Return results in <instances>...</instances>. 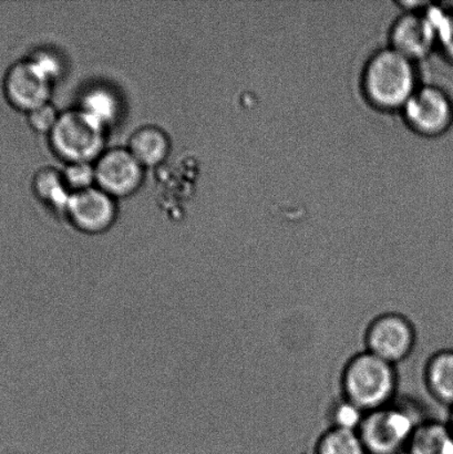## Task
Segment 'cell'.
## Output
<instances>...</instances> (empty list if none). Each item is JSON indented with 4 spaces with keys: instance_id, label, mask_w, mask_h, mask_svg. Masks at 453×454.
Listing matches in <instances>:
<instances>
[{
    "instance_id": "6da1fadb",
    "label": "cell",
    "mask_w": 453,
    "mask_h": 454,
    "mask_svg": "<svg viewBox=\"0 0 453 454\" xmlns=\"http://www.w3.org/2000/svg\"><path fill=\"white\" fill-rule=\"evenodd\" d=\"M427 420L436 419L423 399L402 395L388 406L367 412L357 433L368 454H402L417 427Z\"/></svg>"
},
{
    "instance_id": "7a4b0ae2",
    "label": "cell",
    "mask_w": 453,
    "mask_h": 454,
    "mask_svg": "<svg viewBox=\"0 0 453 454\" xmlns=\"http://www.w3.org/2000/svg\"><path fill=\"white\" fill-rule=\"evenodd\" d=\"M397 391L396 366L370 351L354 356L345 368L344 397L363 412L388 406L396 398Z\"/></svg>"
},
{
    "instance_id": "3957f363",
    "label": "cell",
    "mask_w": 453,
    "mask_h": 454,
    "mask_svg": "<svg viewBox=\"0 0 453 454\" xmlns=\"http://www.w3.org/2000/svg\"><path fill=\"white\" fill-rule=\"evenodd\" d=\"M365 88L377 106L396 108L406 105L415 93V74L410 58L396 49L376 55L367 67Z\"/></svg>"
},
{
    "instance_id": "277c9868",
    "label": "cell",
    "mask_w": 453,
    "mask_h": 454,
    "mask_svg": "<svg viewBox=\"0 0 453 454\" xmlns=\"http://www.w3.org/2000/svg\"><path fill=\"white\" fill-rule=\"evenodd\" d=\"M105 129L82 109L66 111L49 133L53 153L66 164L97 161L105 153Z\"/></svg>"
},
{
    "instance_id": "5b68a950",
    "label": "cell",
    "mask_w": 453,
    "mask_h": 454,
    "mask_svg": "<svg viewBox=\"0 0 453 454\" xmlns=\"http://www.w3.org/2000/svg\"><path fill=\"white\" fill-rule=\"evenodd\" d=\"M417 333L407 316L396 311L381 314L368 328L366 349L397 366L414 353Z\"/></svg>"
},
{
    "instance_id": "8992f818",
    "label": "cell",
    "mask_w": 453,
    "mask_h": 454,
    "mask_svg": "<svg viewBox=\"0 0 453 454\" xmlns=\"http://www.w3.org/2000/svg\"><path fill=\"white\" fill-rule=\"evenodd\" d=\"M51 84L52 80L28 58L9 67L3 79V93L12 108L28 114L49 104Z\"/></svg>"
},
{
    "instance_id": "52a82bcc",
    "label": "cell",
    "mask_w": 453,
    "mask_h": 454,
    "mask_svg": "<svg viewBox=\"0 0 453 454\" xmlns=\"http://www.w3.org/2000/svg\"><path fill=\"white\" fill-rule=\"evenodd\" d=\"M96 184L111 197L126 198L139 190L144 168L128 149L105 150L95 163Z\"/></svg>"
},
{
    "instance_id": "ba28073f",
    "label": "cell",
    "mask_w": 453,
    "mask_h": 454,
    "mask_svg": "<svg viewBox=\"0 0 453 454\" xmlns=\"http://www.w3.org/2000/svg\"><path fill=\"white\" fill-rule=\"evenodd\" d=\"M65 211L70 223L89 235L109 231L117 220L118 213L114 198L98 186L71 194Z\"/></svg>"
},
{
    "instance_id": "9c48e42d",
    "label": "cell",
    "mask_w": 453,
    "mask_h": 454,
    "mask_svg": "<svg viewBox=\"0 0 453 454\" xmlns=\"http://www.w3.org/2000/svg\"><path fill=\"white\" fill-rule=\"evenodd\" d=\"M406 114L411 124L427 135H438L450 126L453 108L449 98L437 88H424L408 100Z\"/></svg>"
},
{
    "instance_id": "30bf717a",
    "label": "cell",
    "mask_w": 453,
    "mask_h": 454,
    "mask_svg": "<svg viewBox=\"0 0 453 454\" xmlns=\"http://www.w3.org/2000/svg\"><path fill=\"white\" fill-rule=\"evenodd\" d=\"M437 37L434 15L426 17L415 13L401 18L393 34L394 49L410 59L426 55Z\"/></svg>"
},
{
    "instance_id": "8fae6325",
    "label": "cell",
    "mask_w": 453,
    "mask_h": 454,
    "mask_svg": "<svg viewBox=\"0 0 453 454\" xmlns=\"http://www.w3.org/2000/svg\"><path fill=\"white\" fill-rule=\"evenodd\" d=\"M426 385L441 406L453 408V350L441 349L430 356L425 369Z\"/></svg>"
},
{
    "instance_id": "7c38bea8",
    "label": "cell",
    "mask_w": 453,
    "mask_h": 454,
    "mask_svg": "<svg viewBox=\"0 0 453 454\" xmlns=\"http://www.w3.org/2000/svg\"><path fill=\"white\" fill-rule=\"evenodd\" d=\"M128 150L144 168L157 167L168 158L170 140L160 128L142 127L133 133Z\"/></svg>"
},
{
    "instance_id": "4fadbf2b",
    "label": "cell",
    "mask_w": 453,
    "mask_h": 454,
    "mask_svg": "<svg viewBox=\"0 0 453 454\" xmlns=\"http://www.w3.org/2000/svg\"><path fill=\"white\" fill-rule=\"evenodd\" d=\"M406 454H453V434L448 422L427 420L417 427Z\"/></svg>"
},
{
    "instance_id": "5bb4252c",
    "label": "cell",
    "mask_w": 453,
    "mask_h": 454,
    "mask_svg": "<svg viewBox=\"0 0 453 454\" xmlns=\"http://www.w3.org/2000/svg\"><path fill=\"white\" fill-rule=\"evenodd\" d=\"M33 188L35 194L42 201L55 207L66 210L71 197L70 190L66 185L62 172L56 168H46L37 172L34 177Z\"/></svg>"
},
{
    "instance_id": "9a60e30c",
    "label": "cell",
    "mask_w": 453,
    "mask_h": 454,
    "mask_svg": "<svg viewBox=\"0 0 453 454\" xmlns=\"http://www.w3.org/2000/svg\"><path fill=\"white\" fill-rule=\"evenodd\" d=\"M315 454H368L357 431L331 428L316 444Z\"/></svg>"
},
{
    "instance_id": "2e32d148",
    "label": "cell",
    "mask_w": 453,
    "mask_h": 454,
    "mask_svg": "<svg viewBox=\"0 0 453 454\" xmlns=\"http://www.w3.org/2000/svg\"><path fill=\"white\" fill-rule=\"evenodd\" d=\"M80 109L105 128L117 114V102L110 92L97 89L84 97Z\"/></svg>"
},
{
    "instance_id": "e0dca14e",
    "label": "cell",
    "mask_w": 453,
    "mask_h": 454,
    "mask_svg": "<svg viewBox=\"0 0 453 454\" xmlns=\"http://www.w3.org/2000/svg\"><path fill=\"white\" fill-rule=\"evenodd\" d=\"M366 412L361 411L341 395L332 404L331 420L332 428H343L357 431Z\"/></svg>"
},
{
    "instance_id": "ac0fdd59",
    "label": "cell",
    "mask_w": 453,
    "mask_h": 454,
    "mask_svg": "<svg viewBox=\"0 0 453 454\" xmlns=\"http://www.w3.org/2000/svg\"><path fill=\"white\" fill-rule=\"evenodd\" d=\"M65 184L71 193L93 188L96 184L95 164L89 162L68 163L62 171Z\"/></svg>"
},
{
    "instance_id": "d6986e66",
    "label": "cell",
    "mask_w": 453,
    "mask_h": 454,
    "mask_svg": "<svg viewBox=\"0 0 453 454\" xmlns=\"http://www.w3.org/2000/svg\"><path fill=\"white\" fill-rule=\"evenodd\" d=\"M59 114L57 113L55 106L46 104L39 108L31 111L28 114V121L30 127L39 133H51L53 127L56 126Z\"/></svg>"
},
{
    "instance_id": "ffe728a7",
    "label": "cell",
    "mask_w": 453,
    "mask_h": 454,
    "mask_svg": "<svg viewBox=\"0 0 453 454\" xmlns=\"http://www.w3.org/2000/svg\"><path fill=\"white\" fill-rule=\"evenodd\" d=\"M438 38L441 39L447 55L453 59V9L448 13H434Z\"/></svg>"
},
{
    "instance_id": "44dd1931",
    "label": "cell",
    "mask_w": 453,
    "mask_h": 454,
    "mask_svg": "<svg viewBox=\"0 0 453 454\" xmlns=\"http://www.w3.org/2000/svg\"><path fill=\"white\" fill-rule=\"evenodd\" d=\"M29 59L33 60L38 66V68L52 82L60 74L61 67L59 61L51 53L37 52L29 57Z\"/></svg>"
},
{
    "instance_id": "7402d4cb",
    "label": "cell",
    "mask_w": 453,
    "mask_h": 454,
    "mask_svg": "<svg viewBox=\"0 0 453 454\" xmlns=\"http://www.w3.org/2000/svg\"><path fill=\"white\" fill-rule=\"evenodd\" d=\"M448 425H449L450 429L453 434V408H451V412H450V416H449V420H448Z\"/></svg>"
}]
</instances>
